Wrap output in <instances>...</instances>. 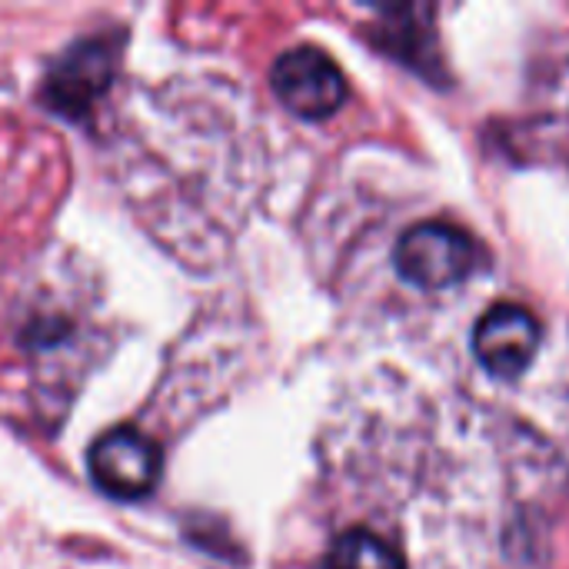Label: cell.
I'll return each instance as SVG.
<instances>
[{
  "label": "cell",
  "instance_id": "cell-2",
  "mask_svg": "<svg viewBox=\"0 0 569 569\" xmlns=\"http://www.w3.org/2000/svg\"><path fill=\"white\" fill-rule=\"evenodd\" d=\"M117 43L100 33L77 40L60 53V60L43 77V103L53 113H63L70 120H80L93 110V103L107 93L117 67Z\"/></svg>",
  "mask_w": 569,
  "mask_h": 569
},
{
  "label": "cell",
  "instance_id": "cell-6",
  "mask_svg": "<svg viewBox=\"0 0 569 569\" xmlns=\"http://www.w3.org/2000/svg\"><path fill=\"white\" fill-rule=\"evenodd\" d=\"M323 569H407L393 543L370 530H347L333 540Z\"/></svg>",
  "mask_w": 569,
  "mask_h": 569
},
{
  "label": "cell",
  "instance_id": "cell-3",
  "mask_svg": "<svg viewBox=\"0 0 569 569\" xmlns=\"http://www.w3.org/2000/svg\"><path fill=\"white\" fill-rule=\"evenodd\" d=\"M270 83L280 103L303 120L333 117L347 100L343 70L317 47H293L280 53L270 70Z\"/></svg>",
  "mask_w": 569,
  "mask_h": 569
},
{
  "label": "cell",
  "instance_id": "cell-1",
  "mask_svg": "<svg viewBox=\"0 0 569 569\" xmlns=\"http://www.w3.org/2000/svg\"><path fill=\"white\" fill-rule=\"evenodd\" d=\"M473 240L447 223V220H423L413 223L393 250L397 273L420 287V290H447L473 270Z\"/></svg>",
  "mask_w": 569,
  "mask_h": 569
},
{
  "label": "cell",
  "instance_id": "cell-5",
  "mask_svg": "<svg viewBox=\"0 0 569 569\" xmlns=\"http://www.w3.org/2000/svg\"><path fill=\"white\" fill-rule=\"evenodd\" d=\"M540 340H543L540 320L520 303L490 307L473 330L477 360L503 380L520 377L533 363Z\"/></svg>",
  "mask_w": 569,
  "mask_h": 569
},
{
  "label": "cell",
  "instance_id": "cell-4",
  "mask_svg": "<svg viewBox=\"0 0 569 569\" xmlns=\"http://www.w3.org/2000/svg\"><path fill=\"white\" fill-rule=\"evenodd\" d=\"M160 447L133 427L103 433L87 453V470L93 483L113 500L147 497L160 480Z\"/></svg>",
  "mask_w": 569,
  "mask_h": 569
}]
</instances>
